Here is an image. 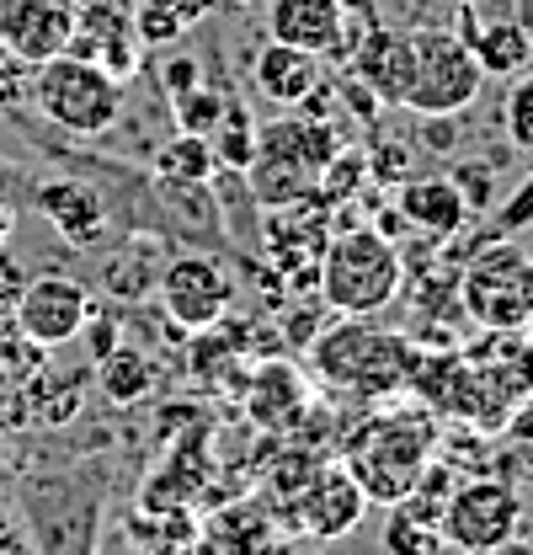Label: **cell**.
Masks as SVG:
<instances>
[{"label":"cell","instance_id":"33","mask_svg":"<svg viewBox=\"0 0 533 555\" xmlns=\"http://www.w3.org/2000/svg\"><path fill=\"white\" fill-rule=\"evenodd\" d=\"M5 230H11V208L0 204V235H5Z\"/></svg>","mask_w":533,"mask_h":555},{"label":"cell","instance_id":"2","mask_svg":"<svg viewBox=\"0 0 533 555\" xmlns=\"http://www.w3.org/2000/svg\"><path fill=\"white\" fill-rule=\"evenodd\" d=\"M336 150L341 144H336V129L326 118L294 113V118H277V124H257V150H251V166H246L251 198L262 208L304 204L321 188Z\"/></svg>","mask_w":533,"mask_h":555},{"label":"cell","instance_id":"30","mask_svg":"<svg viewBox=\"0 0 533 555\" xmlns=\"http://www.w3.org/2000/svg\"><path fill=\"white\" fill-rule=\"evenodd\" d=\"M421 139L432 150H454V124L448 118H421Z\"/></svg>","mask_w":533,"mask_h":555},{"label":"cell","instance_id":"35","mask_svg":"<svg viewBox=\"0 0 533 555\" xmlns=\"http://www.w3.org/2000/svg\"><path fill=\"white\" fill-rule=\"evenodd\" d=\"M529 332H533V321H529Z\"/></svg>","mask_w":533,"mask_h":555},{"label":"cell","instance_id":"20","mask_svg":"<svg viewBox=\"0 0 533 555\" xmlns=\"http://www.w3.org/2000/svg\"><path fill=\"white\" fill-rule=\"evenodd\" d=\"M257 86H262L266 102H277V107H304L310 96H315V86H321V54H304V49H294V43H266L262 54H257Z\"/></svg>","mask_w":533,"mask_h":555},{"label":"cell","instance_id":"13","mask_svg":"<svg viewBox=\"0 0 533 555\" xmlns=\"http://www.w3.org/2000/svg\"><path fill=\"white\" fill-rule=\"evenodd\" d=\"M16 326L38 347H65L91 326V294L75 278H32L16 294Z\"/></svg>","mask_w":533,"mask_h":555},{"label":"cell","instance_id":"1","mask_svg":"<svg viewBox=\"0 0 533 555\" xmlns=\"http://www.w3.org/2000/svg\"><path fill=\"white\" fill-rule=\"evenodd\" d=\"M416 352L405 332L374 326V315H341L332 332H321L310 343V369L315 379H326L341 396H363V401H385L411 390V369Z\"/></svg>","mask_w":533,"mask_h":555},{"label":"cell","instance_id":"32","mask_svg":"<svg viewBox=\"0 0 533 555\" xmlns=\"http://www.w3.org/2000/svg\"><path fill=\"white\" fill-rule=\"evenodd\" d=\"M512 22H518V33L529 38V49H533V0H512Z\"/></svg>","mask_w":533,"mask_h":555},{"label":"cell","instance_id":"24","mask_svg":"<svg viewBox=\"0 0 533 555\" xmlns=\"http://www.w3.org/2000/svg\"><path fill=\"white\" fill-rule=\"evenodd\" d=\"M213 155H219V166H230V171H246L251 166V150H257V124L246 118V107L230 96V107H224V118H219V129H213Z\"/></svg>","mask_w":533,"mask_h":555},{"label":"cell","instance_id":"34","mask_svg":"<svg viewBox=\"0 0 533 555\" xmlns=\"http://www.w3.org/2000/svg\"><path fill=\"white\" fill-rule=\"evenodd\" d=\"M5 299H11V294H5V268H0V305H5Z\"/></svg>","mask_w":533,"mask_h":555},{"label":"cell","instance_id":"5","mask_svg":"<svg viewBox=\"0 0 533 555\" xmlns=\"http://www.w3.org/2000/svg\"><path fill=\"white\" fill-rule=\"evenodd\" d=\"M32 69H38L32 75V102L54 129H65L75 139H96L118 124L123 86L102 60H86V54L65 49V54H54V60H43Z\"/></svg>","mask_w":533,"mask_h":555},{"label":"cell","instance_id":"23","mask_svg":"<svg viewBox=\"0 0 533 555\" xmlns=\"http://www.w3.org/2000/svg\"><path fill=\"white\" fill-rule=\"evenodd\" d=\"M385 551L395 555H438L443 551V534H438V524H427L421 513H411L405 502L390 507V518H385Z\"/></svg>","mask_w":533,"mask_h":555},{"label":"cell","instance_id":"21","mask_svg":"<svg viewBox=\"0 0 533 555\" xmlns=\"http://www.w3.org/2000/svg\"><path fill=\"white\" fill-rule=\"evenodd\" d=\"M155 171H160L166 182H208V177L219 171L213 139H208V134H193V129H182L177 139H166V144H160V155H155Z\"/></svg>","mask_w":533,"mask_h":555},{"label":"cell","instance_id":"25","mask_svg":"<svg viewBox=\"0 0 533 555\" xmlns=\"http://www.w3.org/2000/svg\"><path fill=\"white\" fill-rule=\"evenodd\" d=\"M502 129L512 139V150L533 155V69H518L507 96H502Z\"/></svg>","mask_w":533,"mask_h":555},{"label":"cell","instance_id":"18","mask_svg":"<svg viewBox=\"0 0 533 555\" xmlns=\"http://www.w3.org/2000/svg\"><path fill=\"white\" fill-rule=\"evenodd\" d=\"M246 412L257 416L262 427L272 433H288V427H299L304 412H310V379L294 369V363H262L257 369V379H251V390H246Z\"/></svg>","mask_w":533,"mask_h":555},{"label":"cell","instance_id":"14","mask_svg":"<svg viewBox=\"0 0 533 555\" xmlns=\"http://www.w3.org/2000/svg\"><path fill=\"white\" fill-rule=\"evenodd\" d=\"M352 75L358 86L379 102V107H405L411 96V69H416V54H411V33H395L385 22L363 27L352 38Z\"/></svg>","mask_w":533,"mask_h":555},{"label":"cell","instance_id":"19","mask_svg":"<svg viewBox=\"0 0 533 555\" xmlns=\"http://www.w3.org/2000/svg\"><path fill=\"white\" fill-rule=\"evenodd\" d=\"M38 214L65 235L69 246H96L107 230V204L86 182H43L38 188Z\"/></svg>","mask_w":533,"mask_h":555},{"label":"cell","instance_id":"12","mask_svg":"<svg viewBox=\"0 0 533 555\" xmlns=\"http://www.w3.org/2000/svg\"><path fill=\"white\" fill-rule=\"evenodd\" d=\"M363 507H368L363 486L352 481V470L336 460V465H315V470L299 481L294 502H288V518H294V529L310 534V540H336V534H347V529L363 518Z\"/></svg>","mask_w":533,"mask_h":555},{"label":"cell","instance_id":"9","mask_svg":"<svg viewBox=\"0 0 533 555\" xmlns=\"http://www.w3.org/2000/svg\"><path fill=\"white\" fill-rule=\"evenodd\" d=\"M469 369H474V390H480V433H502L507 416L533 401V332H480V343L465 347Z\"/></svg>","mask_w":533,"mask_h":555},{"label":"cell","instance_id":"15","mask_svg":"<svg viewBox=\"0 0 533 555\" xmlns=\"http://www.w3.org/2000/svg\"><path fill=\"white\" fill-rule=\"evenodd\" d=\"M266 38L294 43L304 54L336 60L352 43L347 5L341 0H266Z\"/></svg>","mask_w":533,"mask_h":555},{"label":"cell","instance_id":"31","mask_svg":"<svg viewBox=\"0 0 533 555\" xmlns=\"http://www.w3.org/2000/svg\"><path fill=\"white\" fill-rule=\"evenodd\" d=\"M374 166H385V171H374V177H390V182H395V177H405V150L390 144L385 155H374Z\"/></svg>","mask_w":533,"mask_h":555},{"label":"cell","instance_id":"29","mask_svg":"<svg viewBox=\"0 0 533 555\" xmlns=\"http://www.w3.org/2000/svg\"><path fill=\"white\" fill-rule=\"evenodd\" d=\"M187 86H198V65H193V60H171V65H166V91L182 96Z\"/></svg>","mask_w":533,"mask_h":555},{"label":"cell","instance_id":"8","mask_svg":"<svg viewBox=\"0 0 533 555\" xmlns=\"http://www.w3.org/2000/svg\"><path fill=\"white\" fill-rule=\"evenodd\" d=\"M518 529H523V496L502 476L459 481L448 491V502H443V518H438L443 551H474V555L518 545Z\"/></svg>","mask_w":533,"mask_h":555},{"label":"cell","instance_id":"26","mask_svg":"<svg viewBox=\"0 0 533 555\" xmlns=\"http://www.w3.org/2000/svg\"><path fill=\"white\" fill-rule=\"evenodd\" d=\"M230 96H219L213 86H187L182 96H171V113H177V129H193V134H213L219 118H224Z\"/></svg>","mask_w":533,"mask_h":555},{"label":"cell","instance_id":"16","mask_svg":"<svg viewBox=\"0 0 533 555\" xmlns=\"http://www.w3.org/2000/svg\"><path fill=\"white\" fill-rule=\"evenodd\" d=\"M454 33L465 38L469 54L480 60L485 80H512V75L529 69V60H533L529 38L518 33L512 16H474L469 0H459V22H454Z\"/></svg>","mask_w":533,"mask_h":555},{"label":"cell","instance_id":"17","mask_svg":"<svg viewBox=\"0 0 533 555\" xmlns=\"http://www.w3.org/2000/svg\"><path fill=\"white\" fill-rule=\"evenodd\" d=\"M395 214L411 224V230L448 241V235H459V230H465L469 204H465V193H459V182H454V177H411V182H400Z\"/></svg>","mask_w":533,"mask_h":555},{"label":"cell","instance_id":"22","mask_svg":"<svg viewBox=\"0 0 533 555\" xmlns=\"http://www.w3.org/2000/svg\"><path fill=\"white\" fill-rule=\"evenodd\" d=\"M150 385H155V363L139 347H123V352L113 347L102 358V390L113 401H139V396H150Z\"/></svg>","mask_w":533,"mask_h":555},{"label":"cell","instance_id":"27","mask_svg":"<svg viewBox=\"0 0 533 555\" xmlns=\"http://www.w3.org/2000/svg\"><path fill=\"white\" fill-rule=\"evenodd\" d=\"M459 193H465V204H469V214H480V208L491 204V171L480 166V160H469V166H459Z\"/></svg>","mask_w":533,"mask_h":555},{"label":"cell","instance_id":"10","mask_svg":"<svg viewBox=\"0 0 533 555\" xmlns=\"http://www.w3.org/2000/svg\"><path fill=\"white\" fill-rule=\"evenodd\" d=\"M230 299H235V283L219 257L187 251V257H171L160 273V305L182 332H213L224 321Z\"/></svg>","mask_w":533,"mask_h":555},{"label":"cell","instance_id":"3","mask_svg":"<svg viewBox=\"0 0 533 555\" xmlns=\"http://www.w3.org/2000/svg\"><path fill=\"white\" fill-rule=\"evenodd\" d=\"M432 443H438V427L432 416L421 412H390V416H374L363 422L347 449H341V465L352 470V481L363 486L368 502H405L421 470L432 465Z\"/></svg>","mask_w":533,"mask_h":555},{"label":"cell","instance_id":"6","mask_svg":"<svg viewBox=\"0 0 533 555\" xmlns=\"http://www.w3.org/2000/svg\"><path fill=\"white\" fill-rule=\"evenodd\" d=\"M459 310L480 332H512L533 321V257L512 241H491L459 273Z\"/></svg>","mask_w":533,"mask_h":555},{"label":"cell","instance_id":"4","mask_svg":"<svg viewBox=\"0 0 533 555\" xmlns=\"http://www.w3.org/2000/svg\"><path fill=\"white\" fill-rule=\"evenodd\" d=\"M405 262L395 235L379 224H352L321 251V305L336 315H379L400 299Z\"/></svg>","mask_w":533,"mask_h":555},{"label":"cell","instance_id":"7","mask_svg":"<svg viewBox=\"0 0 533 555\" xmlns=\"http://www.w3.org/2000/svg\"><path fill=\"white\" fill-rule=\"evenodd\" d=\"M411 54H416V69H411L405 107L416 118H454V113H465L469 102L480 96L485 69H480V60L469 54V43L454 27H421V33H411Z\"/></svg>","mask_w":533,"mask_h":555},{"label":"cell","instance_id":"28","mask_svg":"<svg viewBox=\"0 0 533 555\" xmlns=\"http://www.w3.org/2000/svg\"><path fill=\"white\" fill-rule=\"evenodd\" d=\"M533 224V182L507 204V214H502V235H518V230H529Z\"/></svg>","mask_w":533,"mask_h":555},{"label":"cell","instance_id":"11","mask_svg":"<svg viewBox=\"0 0 533 555\" xmlns=\"http://www.w3.org/2000/svg\"><path fill=\"white\" fill-rule=\"evenodd\" d=\"M75 0H0V49L22 65H43L75 43Z\"/></svg>","mask_w":533,"mask_h":555}]
</instances>
